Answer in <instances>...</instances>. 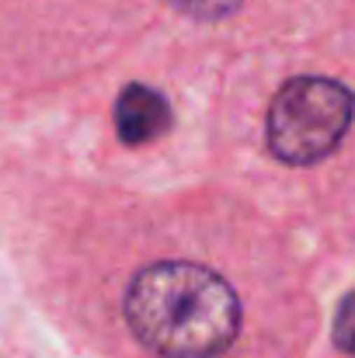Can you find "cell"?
<instances>
[{"mask_svg": "<svg viewBox=\"0 0 355 358\" xmlns=\"http://www.w3.org/2000/svg\"><path fill=\"white\" fill-rule=\"evenodd\" d=\"M352 115L355 98L342 80L293 77L268 105V146L282 164H317L338 150Z\"/></svg>", "mask_w": 355, "mask_h": 358, "instance_id": "cell-2", "label": "cell"}, {"mask_svg": "<svg viewBox=\"0 0 355 358\" xmlns=\"http://www.w3.org/2000/svg\"><path fill=\"white\" fill-rule=\"evenodd\" d=\"M171 125V105L146 84H129L116 101V132L125 146L153 143Z\"/></svg>", "mask_w": 355, "mask_h": 358, "instance_id": "cell-3", "label": "cell"}, {"mask_svg": "<svg viewBox=\"0 0 355 358\" xmlns=\"http://www.w3.org/2000/svg\"><path fill=\"white\" fill-rule=\"evenodd\" d=\"M132 334L164 358H213L234 345L240 299L216 271L192 261L143 268L125 292Z\"/></svg>", "mask_w": 355, "mask_h": 358, "instance_id": "cell-1", "label": "cell"}, {"mask_svg": "<svg viewBox=\"0 0 355 358\" xmlns=\"http://www.w3.org/2000/svg\"><path fill=\"white\" fill-rule=\"evenodd\" d=\"M335 345L355 358V292H349L342 303H338V313H335Z\"/></svg>", "mask_w": 355, "mask_h": 358, "instance_id": "cell-5", "label": "cell"}, {"mask_svg": "<svg viewBox=\"0 0 355 358\" xmlns=\"http://www.w3.org/2000/svg\"><path fill=\"white\" fill-rule=\"evenodd\" d=\"M167 7H174L178 14H188L195 21H220L227 14H234L244 0H164Z\"/></svg>", "mask_w": 355, "mask_h": 358, "instance_id": "cell-4", "label": "cell"}]
</instances>
